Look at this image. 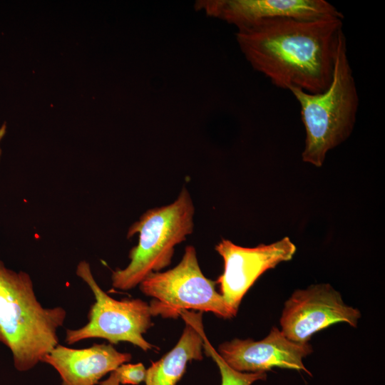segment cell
I'll use <instances>...</instances> for the list:
<instances>
[{
  "mask_svg": "<svg viewBox=\"0 0 385 385\" xmlns=\"http://www.w3.org/2000/svg\"><path fill=\"white\" fill-rule=\"evenodd\" d=\"M66 317L64 308L41 304L28 273L0 260V342L10 349L16 370L32 369L59 344L57 330Z\"/></svg>",
  "mask_w": 385,
  "mask_h": 385,
  "instance_id": "2",
  "label": "cell"
},
{
  "mask_svg": "<svg viewBox=\"0 0 385 385\" xmlns=\"http://www.w3.org/2000/svg\"><path fill=\"white\" fill-rule=\"evenodd\" d=\"M146 369L142 363L123 364L115 371L120 384L137 385L145 381Z\"/></svg>",
  "mask_w": 385,
  "mask_h": 385,
  "instance_id": "14",
  "label": "cell"
},
{
  "mask_svg": "<svg viewBox=\"0 0 385 385\" xmlns=\"http://www.w3.org/2000/svg\"><path fill=\"white\" fill-rule=\"evenodd\" d=\"M203 349L219 368L221 375L220 385H251L256 381L266 379L265 372L245 373L231 368L215 350L206 337L203 339Z\"/></svg>",
  "mask_w": 385,
  "mask_h": 385,
  "instance_id": "13",
  "label": "cell"
},
{
  "mask_svg": "<svg viewBox=\"0 0 385 385\" xmlns=\"http://www.w3.org/2000/svg\"><path fill=\"white\" fill-rule=\"evenodd\" d=\"M131 357L130 354L120 352L111 344H93L84 349L58 344L41 362L56 369L61 385H96L107 374L130 361Z\"/></svg>",
  "mask_w": 385,
  "mask_h": 385,
  "instance_id": "11",
  "label": "cell"
},
{
  "mask_svg": "<svg viewBox=\"0 0 385 385\" xmlns=\"http://www.w3.org/2000/svg\"><path fill=\"white\" fill-rule=\"evenodd\" d=\"M195 6L237 29L281 19L344 18L335 6L324 0H207L197 1Z\"/></svg>",
  "mask_w": 385,
  "mask_h": 385,
  "instance_id": "9",
  "label": "cell"
},
{
  "mask_svg": "<svg viewBox=\"0 0 385 385\" xmlns=\"http://www.w3.org/2000/svg\"><path fill=\"white\" fill-rule=\"evenodd\" d=\"M215 250L224 260L223 273L216 282L225 302L237 314L242 299L256 280L267 270L292 260L296 246L288 237L255 247H243L222 239Z\"/></svg>",
  "mask_w": 385,
  "mask_h": 385,
  "instance_id": "8",
  "label": "cell"
},
{
  "mask_svg": "<svg viewBox=\"0 0 385 385\" xmlns=\"http://www.w3.org/2000/svg\"><path fill=\"white\" fill-rule=\"evenodd\" d=\"M343 19L265 21L237 29L236 39L252 68L277 88L319 93L332 80Z\"/></svg>",
  "mask_w": 385,
  "mask_h": 385,
  "instance_id": "1",
  "label": "cell"
},
{
  "mask_svg": "<svg viewBox=\"0 0 385 385\" xmlns=\"http://www.w3.org/2000/svg\"><path fill=\"white\" fill-rule=\"evenodd\" d=\"M360 317V311L346 304L329 284H312L295 290L284 302L280 330L289 340L306 344L313 334L338 322L356 327Z\"/></svg>",
  "mask_w": 385,
  "mask_h": 385,
  "instance_id": "7",
  "label": "cell"
},
{
  "mask_svg": "<svg viewBox=\"0 0 385 385\" xmlns=\"http://www.w3.org/2000/svg\"><path fill=\"white\" fill-rule=\"evenodd\" d=\"M195 207L185 187L172 203L148 210L129 227L127 237L138 233V243L129 252L130 263L112 272L114 288L126 291L148 275L168 267L175 247L193 232Z\"/></svg>",
  "mask_w": 385,
  "mask_h": 385,
  "instance_id": "4",
  "label": "cell"
},
{
  "mask_svg": "<svg viewBox=\"0 0 385 385\" xmlns=\"http://www.w3.org/2000/svg\"><path fill=\"white\" fill-rule=\"evenodd\" d=\"M180 315L185 327L177 344L160 359L153 362L146 370L145 385H177L192 360L202 359L205 337L202 312L183 310Z\"/></svg>",
  "mask_w": 385,
  "mask_h": 385,
  "instance_id": "12",
  "label": "cell"
},
{
  "mask_svg": "<svg viewBox=\"0 0 385 385\" xmlns=\"http://www.w3.org/2000/svg\"><path fill=\"white\" fill-rule=\"evenodd\" d=\"M215 282L202 274L193 246L185 247L181 261L165 272H153L140 284V291L153 297L152 316L178 317L183 310L208 312L230 319L236 314L217 292Z\"/></svg>",
  "mask_w": 385,
  "mask_h": 385,
  "instance_id": "5",
  "label": "cell"
},
{
  "mask_svg": "<svg viewBox=\"0 0 385 385\" xmlns=\"http://www.w3.org/2000/svg\"><path fill=\"white\" fill-rule=\"evenodd\" d=\"M99 385H120L115 371H113L110 373L109 376L98 383Z\"/></svg>",
  "mask_w": 385,
  "mask_h": 385,
  "instance_id": "15",
  "label": "cell"
},
{
  "mask_svg": "<svg viewBox=\"0 0 385 385\" xmlns=\"http://www.w3.org/2000/svg\"><path fill=\"white\" fill-rule=\"evenodd\" d=\"M289 91L299 104L301 119L306 130L302 160L321 167L327 152L351 134L359 107V100L344 32L339 38L329 86L322 93L314 94L297 88Z\"/></svg>",
  "mask_w": 385,
  "mask_h": 385,
  "instance_id": "3",
  "label": "cell"
},
{
  "mask_svg": "<svg viewBox=\"0 0 385 385\" xmlns=\"http://www.w3.org/2000/svg\"><path fill=\"white\" fill-rule=\"evenodd\" d=\"M76 274L89 287L95 302L88 314V322L81 328L68 329L65 342L73 344L81 340L101 338L111 344L126 342L146 351L153 345L143 337L152 326L150 305L140 299L117 300L106 293L96 282L90 265L81 261Z\"/></svg>",
  "mask_w": 385,
  "mask_h": 385,
  "instance_id": "6",
  "label": "cell"
},
{
  "mask_svg": "<svg viewBox=\"0 0 385 385\" xmlns=\"http://www.w3.org/2000/svg\"><path fill=\"white\" fill-rule=\"evenodd\" d=\"M6 133V123H4L3 125L0 128V142L2 140L3 137ZM1 155V149L0 148V157Z\"/></svg>",
  "mask_w": 385,
  "mask_h": 385,
  "instance_id": "16",
  "label": "cell"
},
{
  "mask_svg": "<svg viewBox=\"0 0 385 385\" xmlns=\"http://www.w3.org/2000/svg\"><path fill=\"white\" fill-rule=\"evenodd\" d=\"M312 351L309 343L292 342L276 327L262 340L234 339L218 347V354L231 368L245 373L265 372L279 367L304 371L311 375L303 359Z\"/></svg>",
  "mask_w": 385,
  "mask_h": 385,
  "instance_id": "10",
  "label": "cell"
}]
</instances>
